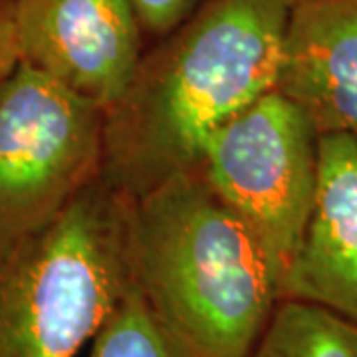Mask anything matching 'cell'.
<instances>
[{"instance_id":"cell-1","label":"cell","mask_w":357,"mask_h":357,"mask_svg":"<svg viewBox=\"0 0 357 357\" xmlns=\"http://www.w3.org/2000/svg\"><path fill=\"white\" fill-rule=\"evenodd\" d=\"M292 0H204L143 52L103 114L102 177L129 199L201 167L208 135L274 89Z\"/></svg>"},{"instance_id":"cell-2","label":"cell","mask_w":357,"mask_h":357,"mask_svg":"<svg viewBox=\"0 0 357 357\" xmlns=\"http://www.w3.org/2000/svg\"><path fill=\"white\" fill-rule=\"evenodd\" d=\"M131 284L181 357H248L280 282L203 169L133 201Z\"/></svg>"},{"instance_id":"cell-3","label":"cell","mask_w":357,"mask_h":357,"mask_svg":"<svg viewBox=\"0 0 357 357\" xmlns=\"http://www.w3.org/2000/svg\"><path fill=\"white\" fill-rule=\"evenodd\" d=\"M133 199L96 178L0 248V357H76L131 288Z\"/></svg>"},{"instance_id":"cell-4","label":"cell","mask_w":357,"mask_h":357,"mask_svg":"<svg viewBox=\"0 0 357 357\" xmlns=\"http://www.w3.org/2000/svg\"><path fill=\"white\" fill-rule=\"evenodd\" d=\"M201 169L252 234L282 290L318 183V135L306 114L270 89L208 135Z\"/></svg>"},{"instance_id":"cell-5","label":"cell","mask_w":357,"mask_h":357,"mask_svg":"<svg viewBox=\"0 0 357 357\" xmlns=\"http://www.w3.org/2000/svg\"><path fill=\"white\" fill-rule=\"evenodd\" d=\"M103 167V109L28 64L0 84V248L46 227Z\"/></svg>"},{"instance_id":"cell-6","label":"cell","mask_w":357,"mask_h":357,"mask_svg":"<svg viewBox=\"0 0 357 357\" xmlns=\"http://www.w3.org/2000/svg\"><path fill=\"white\" fill-rule=\"evenodd\" d=\"M20 62L103 109L114 105L143 56L129 0H14Z\"/></svg>"},{"instance_id":"cell-7","label":"cell","mask_w":357,"mask_h":357,"mask_svg":"<svg viewBox=\"0 0 357 357\" xmlns=\"http://www.w3.org/2000/svg\"><path fill=\"white\" fill-rule=\"evenodd\" d=\"M274 89L318 137L357 141V0H292Z\"/></svg>"},{"instance_id":"cell-8","label":"cell","mask_w":357,"mask_h":357,"mask_svg":"<svg viewBox=\"0 0 357 357\" xmlns=\"http://www.w3.org/2000/svg\"><path fill=\"white\" fill-rule=\"evenodd\" d=\"M280 300L332 310L357 324V141L318 137V183L300 250Z\"/></svg>"},{"instance_id":"cell-9","label":"cell","mask_w":357,"mask_h":357,"mask_svg":"<svg viewBox=\"0 0 357 357\" xmlns=\"http://www.w3.org/2000/svg\"><path fill=\"white\" fill-rule=\"evenodd\" d=\"M248 357H357V324L316 304L280 300Z\"/></svg>"},{"instance_id":"cell-10","label":"cell","mask_w":357,"mask_h":357,"mask_svg":"<svg viewBox=\"0 0 357 357\" xmlns=\"http://www.w3.org/2000/svg\"><path fill=\"white\" fill-rule=\"evenodd\" d=\"M89 345V357H181L133 284Z\"/></svg>"},{"instance_id":"cell-11","label":"cell","mask_w":357,"mask_h":357,"mask_svg":"<svg viewBox=\"0 0 357 357\" xmlns=\"http://www.w3.org/2000/svg\"><path fill=\"white\" fill-rule=\"evenodd\" d=\"M145 40H159L183 24L204 0H129Z\"/></svg>"},{"instance_id":"cell-12","label":"cell","mask_w":357,"mask_h":357,"mask_svg":"<svg viewBox=\"0 0 357 357\" xmlns=\"http://www.w3.org/2000/svg\"><path fill=\"white\" fill-rule=\"evenodd\" d=\"M20 64V48L14 22V0H0V84Z\"/></svg>"}]
</instances>
